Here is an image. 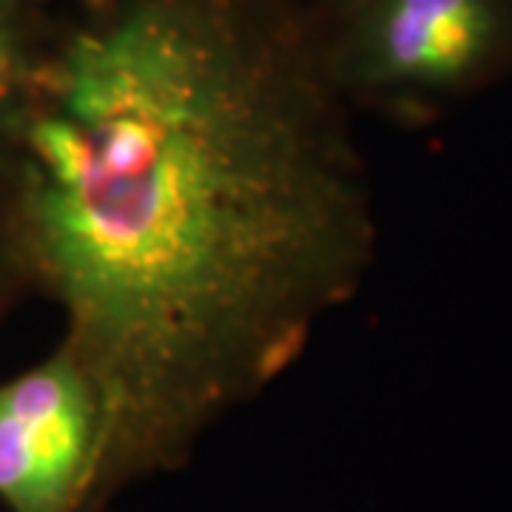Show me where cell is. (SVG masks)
<instances>
[{
  "instance_id": "5",
  "label": "cell",
  "mask_w": 512,
  "mask_h": 512,
  "mask_svg": "<svg viewBox=\"0 0 512 512\" xmlns=\"http://www.w3.org/2000/svg\"><path fill=\"white\" fill-rule=\"evenodd\" d=\"M26 288H32V282H29V271H26V262H23L15 220H12V208H9L3 151H0V322H3V316L9 313L15 299Z\"/></svg>"
},
{
  "instance_id": "7",
  "label": "cell",
  "mask_w": 512,
  "mask_h": 512,
  "mask_svg": "<svg viewBox=\"0 0 512 512\" xmlns=\"http://www.w3.org/2000/svg\"><path fill=\"white\" fill-rule=\"evenodd\" d=\"M23 3L26 0H0V15H6V12H23Z\"/></svg>"
},
{
  "instance_id": "3",
  "label": "cell",
  "mask_w": 512,
  "mask_h": 512,
  "mask_svg": "<svg viewBox=\"0 0 512 512\" xmlns=\"http://www.w3.org/2000/svg\"><path fill=\"white\" fill-rule=\"evenodd\" d=\"M103 453V396L63 342L0 382L3 510L94 512Z\"/></svg>"
},
{
  "instance_id": "4",
  "label": "cell",
  "mask_w": 512,
  "mask_h": 512,
  "mask_svg": "<svg viewBox=\"0 0 512 512\" xmlns=\"http://www.w3.org/2000/svg\"><path fill=\"white\" fill-rule=\"evenodd\" d=\"M43 43L23 12L0 15V148L6 146L35 86Z\"/></svg>"
},
{
  "instance_id": "6",
  "label": "cell",
  "mask_w": 512,
  "mask_h": 512,
  "mask_svg": "<svg viewBox=\"0 0 512 512\" xmlns=\"http://www.w3.org/2000/svg\"><path fill=\"white\" fill-rule=\"evenodd\" d=\"M299 3H302V6H305V9H308L311 15H316V18H319V15H325V12H330V9L342 6L345 0H299Z\"/></svg>"
},
{
  "instance_id": "1",
  "label": "cell",
  "mask_w": 512,
  "mask_h": 512,
  "mask_svg": "<svg viewBox=\"0 0 512 512\" xmlns=\"http://www.w3.org/2000/svg\"><path fill=\"white\" fill-rule=\"evenodd\" d=\"M3 171L29 282L106 407L94 512L185 467L376 262L353 111L299 0H86Z\"/></svg>"
},
{
  "instance_id": "2",
  "label": "cell",
  "mask_w": 512,
  "mask_h": 512,
  "mask_svg": "<svg viewBox=\"0 0 512 512\" xmlns=\"http://www.w3.org/2000/svg\"><path fill=\"white\" fill-rule=\"evenodd\" d=\"M316 35L350 111L404 123L433 120L512 74V0H345L316 18Z\"/></svg>"
}]
</instances>
